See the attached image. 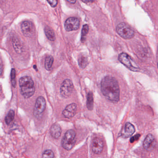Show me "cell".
<instances>
[{
    "instance_id": "cell-9",
    "label": "cell",
    "mask_w": 158,
    "mask_h": 158,
    "mask_svg": "<svg viewBox=\"0 0 158 158\" xmlns=\"http://www.w3.org/2000/svg\"><path fill=\"white\" fill-rule=\"evenodd\" d=\"M46 102L43 97H39L36 101L35 108H34V115L38 117L41 114L43 113L46 108Z\"/></svg>"
},
{
    "instance_id": "cell-12",
    "label": "cell",
    "mask_w": 158,
    "mask_h": 158,
    "mask_svg": "<svg viewBox=\"0 0 158 158\" xmlns=\"http://www.w3.org/2000/svg\"><path fill=\"white\" fill-rule=\"evenodd\" d=\"M103 146H104V143L102 139L100 138H95L92 141V151L96 154H100L102 151Z\"/></svg>"
},
{
    "instance_id": "cell-13",
    "label": "cell",
    "mask_w": 158,
    "mask_h": 158,
    "mask_svg": "<svg viewBox=\"0 0 158 158\" xmlns=\"http://www.w3.org/2000/svg\"><path fill=\"white\" fill-rule=\"evenodd\" d=\"M135 127L132 124L127 123L125 124L124 130L122 132L121 136L124 138L130 137L135 133Z\"/></svg>"
},
{
    "instance_id": "cell-10",
    "label": "cell",
    "mask_w": 158,
    "mask_h": 158,
    "mask_svg": "<svg viewBox=\"0 0 158 158\" xmlns=\"http://www.w3.org/2000/svg\"><path fill=\"white\" fill-rule=\"evenodd\" d=\"M156 145V140L152 134H148L146 136L143 142V147L144 149L148 151H150L154 149Z\"/></svg>"
},
{
    "instance_id": "cell-16",
    "label": "cell",
    "mask_w": 158,
    "mask_h": 158,
    "mask_svg": "<svg viewBox=\"0 0 158 158\" xmlns=\"http://www.w3.org/2000/svg\"><path fill=\"white\" fill-rule=\"evenodd\" d=\"M53 61L54 60L52 56H48L46 58L45 62V67L46 70L48 71H50L52 70Z\"/></svg>"
},
{
    "instance_id": "cell-27",
    "label": "cell",
    "mask_w": 158,
    "mask_h": 158,
    "mask_svg": "<svg viewBox=\"0 0 158 158\" xmlns=\"http://www.w3.org/2000/svg\"><path fill=\"white\" fill-rule=\"evenodd\" d=\"M67 2H69V3H71V4H74V3H75L76 2V1L75 0H74V1H71V0H69V1H67Z\"/></svg>"
},
{
    "instance_id": "cell-6",
    "label": "cell",
    "mask_w": 158,
    "mask_h": 158,
    "mask_svg": "<svg viewBox=\"0 0 158 158\" xmlns=\"http://www.w3.org/2000/svg\"><path fill=\"white\" fill-rule=\"evenodd\" d=\"M73 90V82L69 79H66L62 83L60 88V93L62 97L67 98L72 95Z\"/></svg>"
},
{
    "instance_id": "cell-26",
    "label": "cell",
    "mask_w": 158,
    "mask_h": 158,
    "mask_svg": "<svg viewBox=\"0 0 158 158\" xmlns=\"http://www.w3.org/2000/svg\"><path fill=\"white\" fill-rule=\"evenodd\" d=\"M3 72V68H2V65L0 64V76L1 75Z\"/></svg>"
},
{
    "instance_id": "cell-4",
    "label": "cell",
    "mask_w": 158,
    "mask_h": 158,
    "mask_svg": "<svg viewBox=\"0 0 158 158\" xmlns=\"http://www.w3.org/2000/svg\"><path fill=\"white\" fill-rule=\"evenodd\" d=\"M76 134L73 130L70 129L65 133L62 140V145L63 148L67 150H70L74 145L76 142Z\"/></svg>"
},
{
    "instance_id": "cell-3",
    "label": "cell",
    "mask_w": 158,
    "mask_h": 158,
    "mask_svg": "<svg viewBox=\"0 0 158 158\" xmlns=\"http://www.w3.org/2000/svg\"><path fill=\"white\" fill-rule=\"evenodd\" d=\"M119 61L127 67L130 71L139 72L140 70L139 66L134 62L129 55L125 52L120 53L118 57Z\"/></svg>"
},
{
    "instance_id": "cell-2",
    "label": "cell",
    "mask_w": 158,
    "mask_h": 158,
    "mask_svg": "<svg viewBox=\"0 0 158 158\" xmlns=\"http://www.w3.org/2000/svg\"><path fill=\"white\" fill-rule=\"evenodd\" d=\"M19 85L21 94L25 98H30L35 93L34 81L30 77L24 76L21 77L19 80Z\"/></svg>"
},
{
    "instance_id": "cell-7",
    "label": "cell",
    "mask_w": 158,
    "mask_h": 158,
    "mask_svg": "<svg viewBox=\"0 0 158 158\" xmlns=\"http://www.w3.org/2000/svg\"><path fill=\"white\" fill-rule=\"evenodd\" d=\"M21 29L23 34L27 37H32L35 34V27L34 24L30 21L23 22L21 25Z\"/></svg>"
},
{
    "instance_id": "cell-17",
    "label": "cell",
    "mask_w": 158,
    "mask_h": 158,
    "mask_svg": "<svg viewBox=\"0 0 158 158\" xmlns=\"http://www.w3.org/2000/svg\"><path fill=\"white\" fill-rule=\"evenodd\" d=\"M94 101H93V94L92 92H89L87 95V107L88 110H91L93 108Z\"/></svg>"
},
{
    "instance_id": "cell-11",
    "label": "cell",
    "mask_w": 158,
    "mask_h": 158,
    "mask_svg": "<svg viewBox=\"0 0 158 158\" xmlns=\"http://www.w3.org/2000/svg\"><path fill=\"white\" fill-rule=\"evenodd\" d=\"M77 110V104L75 103H71L66 106V108L63 111L62 114L65 118H72L75 115Z\"/></svg>"
},
{
    "instance_id": "cell-19",
    "label": "cell",
    "mask_w": 158,
    "mask_h": 158,
    "mask_svg": "<svg viewBox=\"0 0 158 158\" xmlns=\"http://www.w3.org/2000/svg\"><path fill=\"white\" fill-rule=\"evenodd\" d=\"M89 26L88 25L85 24L83 26V28L82 29V32H81V40L82 42L84 43L85 41L86 37L87 35L89 32Z\"/></svg>"
},
{
    "instance_id": "cell-22",
    "label": "cell",
    "mask_w": 158,
    "mask_h": 158,
    "mask_svg": "<svg viewBox=\"0 0 158 158\" xmlns=\"http://www.w3.org/2000/svg\"><path fill=\"white\" fill-rule=\"evenodd\" d=\"M54 154L51 150H47L42 154V158H54Z\"/></svg>"
},
{
    "instance_id": "cell-25",
    "label": "cell",
    "mask_w": 158,
    "mask_h": 158,
    "mask_svg": "<svg viewBox=\"0 0 158 158\" xmlns=\"http://www.w3.org/2000/svg\"><path fill=\"white\" fill-rule=\"evenodd\" d=\"M140 135H139V134H137V135H135L134 136L132 137L131 139H130V142H131V143L135 142V140L139 139V137H140Z\"/></svg>"
},
{
    "instance_id": "cell-1",
    "label": "cell",
    "mask_w": 158,
    "mask_h": 158,
    "mask_svg": "<svg viewBox=\"0 0 158 158\" xmlns=\"http://www.w3.org/2000/svg\"><path fill=\"white\" fill-rule=\"evenodd\" d=\"M101 89L103 96L112 102H118L120 99V88L117 80L111 76L105 77L102 80Z\"/></svg>"
},
{
    "instance_id": "cell-5",
    "label": "cell",
    "mask_w": 158,
    "mask_h": 158,
    "mask_svg": "<svg viewBox=\"0 0 158 158\" xmlns=\"http://www.w3.org/2000/svg\"><path fill=\"white\" fill-rule=\"evenodd\" d=\"M116 30L118 35L125 39H131L135 36L134 30L124 23L119 24L116 27Z\"/></svg>"
},
{
    "instance_id": "cell-28",
    "label": "cell",
    "mask_w": 158,
    "mask_h": 158,
    "mask_svg": "<svg viewBox=\"0 0 158 158\" xmlns=\"http://www.w3.org/2000/svg\"><path fill=\"white\" fill-rule=\"evenodd\" d=\"M82 2H85V3H87V2H92L94 1H82Z\"/></svg>"
},
{
    "instance_id": "cell-14",
    "label": "cell",
    "mask_w": 158,
    "mask_h": 158,
    "mask_svg": "<svg viewBox=\"0 0 158 158\" xmlns=\"http://www.w3.org/2000/svg\"><path fill=\"white\" fill-rule=\"evenodd\" d=\"M61 128L58 124H54L52 126L50 133L52 136L55 139H58L60 136L61 134Z\"/></svg>"
},
{
    "instance_id": "cell-8",
    "label": "cell",
    "mask_w": 158,
    "mask_h": 158,
    "mask_svg": "<svg viewBox=\"0 0 158 158\" xmlns=\"http://www.w3.org/2000/svg\"><path fill=\"white\" fill-rule=\"evenodd\" d=\"M80 27V21L76 17H70L64 23V28L67 32L76 31Z\"/></svg>"
},
{
    "instance_id": "cell-20",
    "label": "cell",
    "mask_w": 158,
    "mask_h": 158,
    "mask_svg": "<svg viewBox=\"0 0 158 158\" xmlns=\"http://www.w3.org/2000/svg\"><path fill=\"white\" fill-rule=\"evenodd\" d=\"M15 118V112L13 110H10L8 113V114L5 118L6 123L9 125L13 121Z\"/></svg>"
},
{
    "instance_id": "cell-21",
    "label": "cell",
    "mask_w": 158,
    "mask_h": 158,
    "mask_svg": "<svg viewBox=\"0 0 158 158\" xmlns=\"http://www.w3.org/2000/svg\"><path fill=\"white\" fill-rule=\"evenodd\" d=\"M13 44L14 48L18 53H21L22 51V48H21V43L16 38L13 40Z\"/></svg>"
},
{
    "instance_id": "cell-24",
    "label": "cell",
    "mask_w": 158,
    "mask_h": 158,
    "mask_svg": "<svg viewBox=\"0 0 158 158\" xmlns=\"http://www.w3.org/2000/svg\"><path fill=\"white\" fill-rule=\"evenodd\" d=\"M48 2L49 3L50 5L52 6V7L54 8L56 7L58 4V1H56V0H52V1H48Z\"/></svg>"
},
{
    "instance_id": "cell-23",
    "label": "cell",
    "mask_w": 158,
    "mask_h": 158,
    "mask_svg": "<svg viewBox=\"0 0 158 158\" xmlns=\"http://www.w3.org/2000/svg\"><path fill=\"white\" fill-rule=\"evenodd\" d=\"M11 77L12 84L14 87H15L16 85V72L14 69H12Z\"/></svg>"
},
{
    "instance_id": "cell-18",
    "label": "cell",
    "mask_w": 158,
    "mask_h": 158,
    "mask_svg": "<svg viewBox=\"0 0 158 158\" xmlns=\"http://www.w3.org/2000/svg\"><path fill=\"white\" fill-rule=\"evenodd\" d=\"M78 64L80 67L85 68L88 64L87 58L84 55H80L78 60Z\"/></svg>"
},
{
    "instance_id": "cell-15",
    "label": "cell",
    "mask_w": 158,
    "mask_h": 158,
    "mask_svg": "<svg viewBox=\"0 0 158 158\" xmlns=\"http://www.w3.org/2000/svg\"><path fill=\"white\" fill-rule=\"evenodd\" d=\"M45 32L46 36L50 41H53L55 40V35L53 30L48 26L45 27Z\"/></svg>"
}]
</instances>
